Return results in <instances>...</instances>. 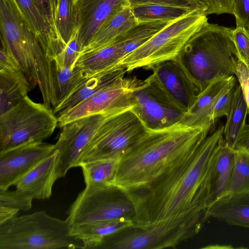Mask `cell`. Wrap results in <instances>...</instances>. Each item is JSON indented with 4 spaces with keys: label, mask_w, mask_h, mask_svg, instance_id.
Returning a JSON list of instances; mask_svg holds the SVG:
<instances>
[{
    "label": "cell",
    "mask_w": 249,
    "mask_h": 249,
    "mask_svg": "<svg viewBox=\"0 0 249 249\" xmlns=\"http://www.w3.org/2000/svg\"><path fill=\"white\" fill-rule=\"evenodd\" d=\"M224 128L221 125L208 135L192 155L147 188L125 195L134 208L133 228L143 230L166 220L206 214L202 185L213 155L223 138Z\"/></svg>",
    "instance_id": "1"
},
{
    "label": "cell",
    "mask_w": 249,
    "mask_h": 249,
    "mask_svg": "<svg viewBox=\"0 0 249 249\" xmlns=\"http://www.w3.org/2000/svg\"><path fill=\"white\" fill-rule=\"evenodd\" d=\"M212 124L181 122L146 131L119 158L111 185L124 194L144 190L192 155Z\"/></svg>",
    "instance_id": "2"
},
{
    "label": "cell",
    "mask_w": 249,
    "mask_h": 249,
    "mask_svg": "<svg viewBox=\"0 0 249 249\" xmlns=\"http://www.w3.org/2000/svg\"><path fill=\"white\" fill-rule=\"evenodd\" d=\"M233 29L207 23L186 45L178 59L199 89L235 74L238 59Z\"/></svg>",
    "instance_id": "3"
},
{
    "label": "cell",
    "mask_w": 249,
    "mask_h": 249,
    "mask_svg": "<svg viewBox=\"0 0 249 249\" xmlns=\"http://www.w3.org/2000/svg\"><path fill=\"white\" fill-rule=\"evenodd\" d=\"M1 45L13 56L30 82L41 93L54 87L53 63L46 55L15 0H0Z\"/></svg>",
    "instance_id": "4"
},
{
    "label": "cell",
    "mask_w": 249,
    "mask_h": 249,
    "mask_svg": "<svg viewBox=\"0 0 249 249\" xmlns=\"http://www.w3.org/2000/svg\"><path fill=\"white\" fill-rule=\"evenodd\" d=\"M71 229L66 219L53 217L45 211L16 215L0 224V249H86Z\"/></svg>",
    "instance_id": "5"
},
{
    "label": "cell",
    "mask_w": 249,
    "mask_h": 249,
    "mask_svg": "<svg viewBox=\"0 0 249 249\" xmlns=\"http://www.w3.org/2000/svg\"><path fill=\"white\" fill-rule=\"evenodd\" d=\"M207 23L206 10H194L171 22L145 43L125 55L116 65L126 72L142 68L151 69L176 59L190 39Z\"/></svg>",
    "instance_id": "6"
},
{
    "label": "cell",
    "mask_w": 249,
    "mask_h": 249,
    "mask_svg": "<svg viewBox=\"0 0 249 249\" xmlns=\"http://www.w3.org/2000/svg\"><path fill=\"white\" fill-rule=\"evenodd\" d=\"M58 125L53 108L28 96L0 114V152L31 142H42Z\"/></svg>",
    "instance_id": "7"
},
{
    "label": "cell",
    "mask_w": 249,
    "mask_h": 249,
    "mask_svg": "<svg viewBox=\"0 0 249 249\" xmlns=\"http://www.w3.org/2000/svg\"><path fill=\"white\" fill-rule=\"evenodd\" d=\"M146 129L132 109L109 115L97 129L77 167L82 162L120 158Z\"/></svg>",
    "instance_id": "8"
},
{
    "label": "cell",
    "mask_w": 249,
    "mask_h": 249,
    "mask_svg": "<svg viewBox=\"0 0 249 249\" xmlns=\"http://www.w3.org/2000/svg\"><path fill=\"white\" fill-rule=\"evenodd\" d=\"M134 214L131 201L112 185L89 184L71 204L66 219L72 227L123 217L133 219Z\"/></svg>",
    "instance_id": "9"
},
{
    "label": "cell",
    "mask_w": 249,
    "mask_h": 249,
    "mask_svg": "<svg viewBox=\"0 0 249 249\" xmlns=\"http://www.w3.org/2000/svg\"><path fill=\"white\" fill-rule=\"evenodd\" d=\"M124 71L109 83L73 107L58 116L62 127L75 120L100 114H114L132 109L136 104L135 93L147 82L136 76H125Z\"/></svg>",
    "instance_id": "10"
},
{
    "label": "cell",
    "mask_w": 249,
    "mask_h": 249,
    "mask_svg": "<svg viewBox=\"0 0 249 249\" xmlns=\"http://www.w3.org/2000/svg\"><path fill=\"white\" fill-rule=\"evenodd\" d=\"M206 220L203 214H193L180 219L166 220L118 240L104 243L99 249L174 248L197 233Z\"/></svg>",
    "instance_id": "11"
},
{
    "label": "cell",
    "mask_w": 249,
    "mask_h": 249,
    "mask_svg": "<svg viewBox=\"0 0 249 249\" xmlns=\"http://www.w3.org/2000/svg\"><path fill=\"white\" fill-rule=\"evenodd\" d=\"M146 80L160 95L184 111L190 110L200 93L180 62L177 59L153 67Z\"/></svg>",
    "instance_id": "12"
},
{
    "label": "cell",
    "mask_w": 249,
    "mask_h": 249,
    "mask_svg": "<svg viewBox=\"0 0 249 249\" xmlns=\"http://www.w3.org/2000/svg\"><path fill=\"white\" fill-rule=\"evenodd\" d=\"M111 114H113L87 116L62 127L58 140L54 144V149L58 153L56 167L58 178L65 177L71 168L77 167L81 156L97 129Z\"/></svg>",
    "instance_id": "13"
},
{
    "label": "cell",
    "mask_w": 249,
    "mask_h": 249,
    "mask_svg": "<svg viewBox=\"0 0 249 249\" xmlns=\"http://www.w3.org/2000/svg\"><path fill=\"white\" fill-rule=\"evenodd\" d=\"M54 151V144L42 141L23 143L0 152V190L8 189Z\"/></svg>",
    "instance_id": "14"
},
{
    "label": "cell",
    "mask_w": 249,
    "mask_h": 249,
    "mask_svg": "<svg viewBox=\"0 0 249 249\" xmlns=\"http://www.w3.org/2000/svg\"><path fill=\"white\" fill-rule=\"evenodd\" d=\"M132 108L147 129L164 128L180 122L186 112L177 107L147 85L135 93Z\"/></svg>",
    "instance_id": "15"
},
{
    "label": "cell",
    "mask_w": 249,
    "mask_h": 249,
    "mask_svg": "<svg viewBox=\"0 0 249 249\" xmlns=\"http://www.w3.org/2000/svg\"><path fill=\"white\" fill-rule=\"evenodd\" d=\"M233 161L234 149L223 138L211 159L202 185V200L206 212L211 205L225 195Z\"/></svg>",
    "instance_id": "16"
},
{
    "label": "cell",
    "mask_w": 249,
    "mask_h": 249,
    "mask_svg": "<svg viewBox=\"0 0 249 249\" xmlns=\"http://www.w3.org/2000/svg\"><path fill=\"white\" fill-rule=\"evenodd\" d=\"M128 4L127 0H74L76 31L82 51L111 15Z\"/></svg>",
    "instance_id": "17"
},
{
    "label": "cell",
    "mask_w": 249,
    "mask_h": 249,
    "mask_svg": "<svg viewBox=\"0 0 249 249\" xmlns=\"http://www.w3.org/2000/svg\"><path fill=\"white\" fill-rule=\"evenodd\" d=\"M58 151H54L46 157L14 184L16 189L30 195L33 199L49 198L52 194V188L58 178L56 167Z\"/></svg>",
    "instance_id": "18"
},
{
    "label": "cell",
    "mask_w": 249,
    "mask_h": 249,
    "mask_svg": "<svg viewBox=\"0 0 249 249\" xmlns=\"http://www.w3.org/2000/svg\"><path fill=\"white\" fill-rule=\"evenodd\" d=\"M138 24L129 4L120 7L102 24L80 55L111 44Z\"/></svg>",
    "instance_id": "19"
},
{
    "label": "cell",
    "mask_w": 249,
    "mask_h": 249,
    "mask_svg": "<svg viewBox=\"0 0 249 249\" xmlns=\"http://www.w3.org/2000/svg\"><path fill=\"white\" fill-rule=\"evenodd\" d=\"M48 58L53 62L65 45L52 30L32 0H15Z\"/></svg>",
    "instance_id": "20"
},
{
    "label": "cell",
    "mask_w": 249,
    "mask_h": 249,
    "mask_svg": "<svg viewBox=\"0 0 249 249\" xmlns=\"http://www.w3.org/2000/svg\"><path fill=\"white\" fill-rule=\"evenodd\" d=\"M206 214L208 219L213 217L249 228V191L222 196L209 207Z\"/></svg>",
    "instance_id": "21"
},
{
    "label": "cell",
    "mask_w": 249,
    "mask_h": 249,
    "mask_svg": "<svg viewBox=\"0 0 249 249\" xmlns=\"http://www.w3.org/2000/svg\"><path fill=\"white\" fill-rule=\"evenodd\" d=\"M234 77L231 75L211 83L198 94L193 106L184 115L180 122L189 126L213 124L211 115L214 104Z\"/></svg>",
    "instance_id": "22"
},
{
    "label": "cell",
    "mask_w": 249,
    "mask_h": 249,
    "mask_svg": "<svg viewBox=\"0 0 249 249\" xmlns=\"http://www.w3.org/2000/svg\"><path fill=\"white\" fill-rule=\"evenodd\" d=\"M133 227L132 218L123 217L72 226L71 233L84 241L86 249H93L101 243L105 237Z\"/></svg>",
    "instance_id": "23"
},
{
    "label": "cell",
    "mask_w": 249,
    "mask_h": 249,
    "mask_svg": "<svg viewBox=\"0 0 249 249\" xmlns=\"http://www.w3.org/2000/svg\"><path fill=\"white\" fill-rule=\"evenodd\" d=\"M33 87L21 70L0 69V114L27 96Z\"/></svg>",
    "instance_id": "24"
},
{
    "label": "cell",
    "mask_w": 249,
    "mask_h": 249,
    "mask_svg": "<svg viewBox=\"0 0 249 249\" xmlns=\"http://www.w3.org/2000/svg\"><path fill=\"white\" fill-rule=\"evenodd\" d=\"M125 70L115 71H103L86 78L53 110L58 116L73 107L109 83Z\"/></svg>",
    "instance_id": "25"
},
{
    "label": "cell",
    "mask_w": 249,
    "mask_h": 249,
    "mask_svg": "<svg viewBox=\"0 0 249 249\" xmlns=\"http://www.w3.org/2000/svg\"><path fill=\"white\" fill-rule=\"evenodd\" d=\"M248 107L240 85L235 88V96L232 108L227 117L223 131V138L226 143L234 149L238 137L246 124Z\"/></svg>",
    "instance_id": "26"
},
{
    "label": "cell",
    "mask_w": 249,
    "mask_h": 249,
    "mask_svg": "<svg viewBox=\"0 0 249 249\" xmlns=\"http://www.w3.org/2000/svg\"><path fill=\"white\" fill-rule=\"evenodd\" d=\"M172 21L153 20L139 23L121 36L123 58L145 43Z\"/></svg>",
    "instance_id": "27"
},
{
    "label": "cell",
    "mask_w": 249,
    "mask_h": 249,
    "mask_svg": "<svg viewBox=\"0 0 249 249\" xmlns=\"http://www.w3.org/2000/svg\"><path fill=\"white\" fill-rule=\"evenodd\" d=\"M130 7L139 23L153 20L173 21L196 10L188 8L158 4L135 5L130 6Z\"/></svg>",
    "instance_id": "28"
},
{
    "label": "cell",
    "mask_w": 249,
    "mask_h": 249,
    "mask_svg": "<svg viewBox=\"0 0 249 249\" xmlns=\"http://www.w3.org/2000/svg\"><path fill=\"white\" fill-rule=\"evenodd\" d=\"M56 32L66 45L76 32L74 0H51Z\"/></svg>",
    "instance_id": "29"
},
{
    "label": "cell",
    "mask_w": 249,
    "mask_h": 249,
    "mask_svg": "<svg viewBox=\"0 0 249 249\" xmlns=\"http://www.w3.org/2000/svg\"><path fill=\"white\" fill-rule=\"evenodd\" d=\"M119 159H101L81 163L79 167L82 170L86 185H111Z\"/></svg>",
    "instance_id": "30"
},
{
    "label": "cell",
    "mask_w": 249,
    "mask_h": 249,
    "mask_svg": "<svg viewBox=\"0 0 249 249\" xmlns=\"http://www.w3.org/2000/svg\"><path fill=\"white\" fill-rule=\"evenodd\" d=\"M53 73L56 106L86 78L83 71L76 66L71 68L53 64Z\"/></svg>",
    "instance_id": "31"
},
{
    "label": "cell",
    "mask_w": 249,
    "mask_h": 249,
    "mask_svg": "<svg viewBox=\"0 0 249 249\" xmlns=\"http://www.w3.org/2000/svg\"><path fill=\"white\" fill-rule=\"evenodd\" d=\"M249 191V153L242 150L234 149L232 171L224 196Z\"/></svg>",
    "instance_id": "32"
},
{
    "label": "cell",
    "mask_w": 249,
    "mask_h": 249,
    "mask_svg": "<svg viewBox=\"0 0 249 249\" xmlns=\"http://www.w3.org/2000/svg\"><path fill=\"white\" fill-rule=\"evenodd\" d=\"M33 198L20 190H0V206L8 207L18 211H27L32 207Z\"/></svg>",
    "instance_id": "33"
},
{
    "label": "cell",
    "mask_w": 249,
    "mask_h": 249,
    "mask_svg": "<svg viewBox=\"0 0 249 249\" xmlns=\"http://www.w3.org/2000/svg\"><path fill=\"white\" fill-rule=\"evenodd\" d=\"M235 88L234 77L214 104L211 115L213 124L218 118L222 116L228 117L229 115L233 103Z\"/></svg>",
    "instance_id": "34"
},
{
    "label": "cell",
    "mask_w": 249,
    "mask_h": 249,
    "mask_svg": "<svg viewBox=\"0 0 249 249\" xmlns=\"http://www.w3.org/2000/svg\"><path fill=\"white\" fill-rule=\"evenodd\" d=\"M81 51L82 48L76 31L64 49L55 58L53 64L58 67L73 68Z\"/></svg>",
    "instance_id": "35"
},
{
    "label": "cell",
    "mask_w": 249,
    "mask_h": 249,
    "mask_svg": "<svg viewBox=\"0 0 249 249\" xmlns=\"http://www.w3.org/2000/svg\"><path fill=\"white\" fill-rule=\"evenodd\" d=\"M232 39L238 60L249 70V32L245 28L236 27L233 29Z\"/></svg>",
    "instance_id": "36"
},
{
    "label": "cell",
    "mask_w": 249,
    "mask_h": 249,
    "mask_svg": "<svg viewBox=\"0 0 249 249\" xmlns=\"http://www.w3.org/2000/svg\"><path fill=\"white\" fill-rule=\"evenodd\" d=\"M130 6L140 4H158L207 10L199 0H127Z\"/></svg>",
    "instance_id": "37"
},
{
    "label": "cell",
    "mask_w": 249,
    "mask_h": 249,
    "mask_svg": "<svg viewBox=\"0 0 249 249\" xmlns=\"http://www.w3.org/2000/svg\"><path fill=\"white\" fill-rule=\"evenodd\" d=\"M232 14L236 27L245 28L249 32V0H234Z\"/></svg>",
    "instance_id": "38"
},
{
    "label": "cell",
    "mask_w": 249,
    "mask_h": 249,
    "mask_svg": "<svg viewBox=\"0 0 249 249\" xmlns=\"http://www.w3.org/2000/svg\"><path fill=\"white\" fill-rule=\"evenodd\" d=\"M207 7L206 14L224 13L232 14V6L234 0H199Z\"/></svg>",
    "instance_id": "39"
},
{
    "label": "cell",
    "mask_w": 249,
    "mask_h": 249,
    "mask_svg": "<svg viewBox=\"0 0 249 249\" xmlns=\"http://www.w3.org/2000/svg\"><path fill=\"white\" fill-rule=\"evenodd\" d=\"M235 75L236 76L241 86L243 96L248 107V113L249 114V70L245 64L238 60Z\"/></svg>",
    "instance_id": "40"
},
{
    "label": "cell",
    "mask_w": 249,
    "mask_h": 249,
    "mask_svg": "<svg viewBox=\"0 0 249 249\" xmlns=\"http://www.w3.org/2000/svg\"><path fill=\"white\" fill-rule=\"evenodd\" d=\"M32 0L42 17L49 24L52 30L58 36L54 22L51 0Z\"/></svg>",
    "instance_id": "41"
},
{
    "label": "cell",
    "mask_w": 249,
    "mask_h": 249,
    "mask_svg": "<svg viewBox=\"0 0 249 249\" xmlns=\"http://www.w3.org/2000/svg\"><path fill=\"white\" fill-rule=\"evenodd\" d=\"M234 149L249 153V124H246L237 140Z\"/></svg>",
    "instance_id": "42"
},
{
    "label": "cell",
    "mask_w": 249,
    "mask_h": 249,
    "mask_svg": "<svg viewBox=\"0 0 249 249\" xmlns=\"http://www.w3.org/2000/svg\"><path fill=\"white\" fill-rule=\"evenodd\" d=\"M18 212V210L12 208L0 206V224L16 216Z\"/></svg>",
    "instance_id": "43"
}]
</instances>
